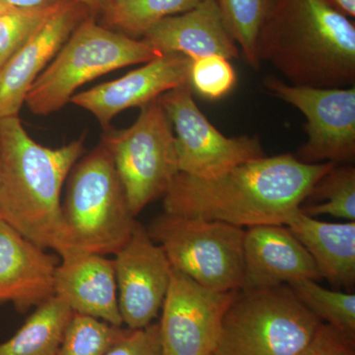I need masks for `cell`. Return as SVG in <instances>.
<instances>
[{
    "instance_id": "cell-1",
    "label": "cell",
    "mask_w": 355,
    "mask_h": 355,
    "mask_svg": "<svg viewBox=\"0 0 355 355\" xmlns=\"http://www.w3.org/2000/svg\"><path fill=\"white\" fill-rule=\"evenodd\" d=\"M334 164H307L282 154L243 163L209 179L180 172L163 197L164 212L242 228L286 226Z\"/></svg>"
},
{
    "instance_id": "cell-22",
    "label": "cell",
    "mask_w": 355,
    "mask_h": 355,
    "mask_svg": "<svg viewBox=\"0 0 355 355\" xmlns=\"http://www.w3.org/2000/svg\"><path fill=\"white\" fill-rule=\"evenodd\" d=\"M299 300L326 324L355 338V294L330 291L315 280L301 279L288 284Z\"/></svg>"
},
{
    "instance_id": "cell-10",
    "label": "cell",
    "mask_w": 355,
    "mask_h": 355,
    "mask_svg": "<svg viewBox=\"0 0 355 355\" xmlns=\"http://www.w3.org/2000/svg\"><path fill=\"white\" fill-rule=\"evenodd\" d=\"M270 94L298 109L307 119V141L295 157L307 164L352 163L355 158V86H294L275 76L263 79Z\"/></svg>"
},
{
    "instance_id": "cell-20",
    "label": "cell",
    "mask_w": 355,
    "mask_h": 355,
    "mask_svg": "<svg viewBox=\"0 0 355 355\" xmlns=\"http://www.w3.org/2000/svg\"><path fill=\"white\" fill-rule=\"evenodd\" d=\"M73 312L53 295L36 308L12 338L0 343V355H55Z\"/></svg>"
},
{
    "instance_id": "cell-14",
    "label": "cell",
    "mask_w": 355,
    "mask_h": 355,
    "mask_svg": "<svg viewBox=\"0 0 355 355\" xmlns=\"http://www.w3.org/2000/svg\"><path fill=\"white\" fill-rule=\"evenodd\" d=\"M90 9L77 0H67L0 67V118L18 116L26 96L50 64L70 35L88 17Z\"/></svg>"
},
{
    "instance_id": "cell-23",
    "label": "cell",
    "mask_w": 355,
    "mask_h": 355,
    "mask_svg": "<svg viewBox=\"0 0 355 355\" xmlns=\"http://www.w3.org/2000/svg\"><path fill=\"white\" fill-rule=\"evenodd\" d=\"M229 32L245 60L254 69H260L257 41L272 0H216Z\"/></svg>"
},
{
    "instance_id": "cell-28",
    "label": "cell",
    "mask_w": 355,
    "mask_h": 355,
    "mask_svg": "<svg viewBox=\"0 0 355 355\" xmlns=\"http://www.w3.org/2000/svg\"><path fill=\"white\" fill-rule=\"evenodd\" d=\"M106 355H163L158 324L139 330L125 329Z\"/></svg>"
},
{
    "instance_id": "cell-6",
    "label": "cell",
    "mask_w": 355,
    "mask_h": 355,
    "mask_svg": "<svg viewBox=\"0 0 355 355\" xmlns=\"http://www.w3.org/2000/svg\"><path fill=\"white\" fill-rule=\"evenodd\" d=\"M323 323L288 286L238 291L212 355H296Z\"/></svg>"
},
{
    "instance_id": "cell-32",
    "label": "cell",
    "mask_w": 355,
    "mask_h": 355,
    "mask_svg": "<svg viewBox=\"0 0 355 355\" xmlns=\"http://www.w3.org/2000/svg\"><path fill=\"white\" fill-rule=\"evenodd\" d=\"M13 6H10V4L7 3L6 1H4V0H0V12H2V11L6 10L7 8H9V7Z\"/></svg>"
},
{
    "instance_id": "cell-33",
    "label": "cell",
    "mask_w": 355,
    "mask_h": 355,
    "mask_svg": "<svg viewBox=\"0 0 355 355\" xmlns=\"http://www.w3.org/2000/svg\"><path fill=\"white\" fill-rule=\"evenodd\" d=\"M125 1H128V0H113L114 4H121Z\"/></svg>"
},
{
    "instance_id": "cell-12",
    "label": "cell",
    "mask_w": 355,
    "mask_h": 355,
    "mask_svg": "<svg viewBox=\"0 0 355 355\" xmlns=\"http://www.w3.org/2000/svg\"><path fill=\"white\" fill-rule=\"evenodd\" d=\"M114 256L123 323L130 330L146 328L153 323L164 302L173 270L170 261L140 223Z\"/></svg>"
},
{
    "instance_id": "cell-5",
    "label": "cell",
    "mask_w": 355,
    "mask_h": 355,
    "mask_svg": "<svg viewBox=\"0 0 355 355\" xmlns=\"http://www.w3.org/2000/svg\"><path fill=\"white\" fill-rule=\"evenodd\" d=\"M161 55L146 42L84 19L70 35L26 96L31 113L49 116L70 102L77 89L97 77Z\"/></svg>"
},
{
    "instance_id": "cell-21",
    "label": "cell",
    "mask_w": 355,
    "mask_h": 355,
    "mask_svg": "<svg viewBox=\"0 0 355 355\" xmlns=\"http://www.w3.org/2000/svg\"><path fill=\"white\" fill-rule=\"evenodd\" d=\"M301 209L310 216H330L345 221H355V168L350 163L334 164L324 175Z\"/></svg>"
},
{
    "instance_id": "cell-7",
    "label": "cell",
    "mask_w": 355,
    "mask_h": 355,
    "mask_svg": "<svg viewBox=\"0 0 355 355\" xmlns=\"http://www.w3.org/2000/svg\"><path fill=\"white\" fill-rule=\"evenodd\" d=\"M159 98L142 107L130 128L105 130L100 142L113 160L135 217L164 197L180 173L175 135Z\"/></svg>"
},
{
    "instance_id": "cell-26",
    "label": "cell",
    "mask_w": 355,
    "mask_h": 355,
    "mask_svg": "<svg viewBox=\"0 0 355 355\" xmlns=\"http://www.w3.org/2000/svg\"><path fill=\"white\" fill-rule=\"evenodd\" d=\"M125 329L73 313L55 355H106Z\"/></svg>"
},
{
    "instance_id": "cell-15",
    "label": "cell",
    "mask_w": 355,
    "mask_h": 355,
    "mask_svg": "<svg viewBox=\"0 0 355 355\" xmlns=\"http://www.w3.org/2000/svg\"><path fill=\"white\" fill-rule=\"evenodd\" d=\"M301 279L322 277L309 252L286 226L245 230L242 291L275 288Z\"/></svg>"
},
{
    "instance_id": "cell-9",
    "label": "cell",
    "mask_w": 355,
    "mask_h": 355,
    "mask_svg": "<svg viewBox=\"0 0 355 355\" xmlns=\"http://www.w3.org/2000/svg\"><path fill=\"white\" fill-rule=\"evenodd\" d=\"M159 99L174 128L180 172L209 179L266 157L258 137H227L219 132L198 108L190 83Z\"/></svg>"
},
{
    "instance_id": "cell-24",
    "label": "cell",
    "mask_w": 355,
    "mask_h": 355,
    "mask_svg": "<svg viewBox=\"0 0 355 355\" xmlns=\"http://www.w3.org/2000/svg\"><path fill=\"white\" fill-rule=\"evenodd\" d=\"M65 1L49 0L35 6H10L0 12V67L62 8Z\"/></svg>"
},
{
    "instance_id": "cell-8",
    "label": "cell",
    "mask_w": 355,
    "mask_h": 355,
    "mask_svg": "<svg viewBox=\"0 0 355 355\" xmlns=\"http://www.w3.org/2000/svg\"><path fill=\"white\" fill-rule=\"evenodd\" d=\"M146 230L162 248L173 270L212 291L242 288L244 228L164 212Z\"/></svg>"
},
{
    "instance_id": "cell-17",
    "label": "cell",
    "mask_w": 355,
    "mask_h": 355,
    "mask_svg": "<svg viewBox=\"0 0 355 355\" xmlns=\"http://www.w3.org/2000/svg\"><path fill=\"white\" fill-rule=\"evenodd\" d=\"M144 37L161 55L180 53L190 60L212 55L232 60L241 55L216 0H202L191 10L159 21Z\"/></svg>"
},
{
    "instance_id": "cell-29",
    "label": "cell",
    "mask_w": 355,
    "mask_h": 355,
    "mask_svg": "<svg viewBox=\"0 0 355 355\" xmlns=\"http://www.w3.org/2000/svg\"><path fill=\"white\" fill-rule=\"evenodd\" d=\"M354 338L321 323L312 340L296 355H355Z\"/></svg>"
},
{
    "instance_id": "cell-18",
    "label": "cell",
    "mask_w": 355,
    "mask_h": 355,
    "mask_svg": "<svg viewBox=\"0 0 355 355\" xmlns=\"http://www.w3.org/2000/svg\"><path fill=\"white\" fill-rule=\"evenodd\" d=\"M55 296L72 312L121 327L114 261L80 253L62 259L55 275Z\"/></svg>"
},
{
    "instance_id": "cell-4",
    "label": "cell",
    "mask_w": 355,
    "mask_h": 355,
    "mask_svg": "<svg viewBox=\"0 0 355 355\" xmlns=\"http://www.w3.org/2000/svg\"><path fill=\"white\" fill-rule=\"evenodd\" d=\"M62 209L69 257L116 254L139 223L128 207L113 160L101 144L72 168Z\"/></svg>"
},
{
    "instance_id": "cell-16",
    "label": "cell",
    "mask_w": 355,
    "mask_h": 355,
    "mask_svg": "<svg viewBox=\"0 0 355 355\" xmlns=\"http://www.w3.org/2000/svg\"><path fill=\"white\" fill-rule=\"evenodd\" d=\"M58 263L55 254L0 219V304L12 303L26 313L53 297Z\"/></svg>"
},
{
    "instance_id": "cell-30",
    "label": "cell",
    "mask_w": 355,
    "mask_h": 355,
    "mask_svg": "<svg viewBox=\"0 0 355 355\" xmlns=\"http://www.w3.org/2000/svg\"><path fill=\"white\" fill-rule=\"evenodd\" d=\"M10 6L18 7H29L39 6V4L44 3V2L49 1V0H4ZM81 2L84 6L88 7L90 10L95 11V12L106 13L107 11L113 6V0H77Z\"/></svg>"
},
{
    "instance_id": "cell-2",
    "label": "cell",
    "mask_w": 355,
    "mask_h": 355,
    "mask_svg": "<svg viewBox=\"0 0 355 355\" xmlns=\"http://www.w3.org/2000/svg\"><path fill=\"white\" fill-rule=\"evenodd\" d=\"M84 154V137L58 148L38 144L19 116L0 118V219L35 244L69 257L62 191Z\"/></svg>"
},
{
    "instance_id": "cell-11",
    "label": "cell",
    "mask_w": 355,
    "mask_h": 355,
    "mask_svg": "<svg viewBox=\"0 0 355 355\" xmlns=\"http://www.w3.org/2000/svg\"><path fill=\"white\" fill-rule=\"evenodd\" d=\"M237 291H212L173 270L158 324L163 355H212Z\"/></svg>"
},
{
    "instance_id": "cell-25",
    "label": "cell",
    "mask_w": 355,
    "mask_h": 355,
    "mask_svg": "<svg viewBox=\"0 0 355 355\" xmlns=\"http://www.w3.org/2000/svg\"><path fill=\"white\" fill-rule=\"evenodd\" d=\"M202 0H128L114 4L104 14L112 26L132 35H142L159 21L191 10Z\"/></svg>"
},
{
    "instance_id": "cell-31",
    "label": "cell",
    "mask_w": 355,
    "mask_h": 355,
    "mask_svg": "<svg viewBox=\"0 0 355 355\" xmlns=\"http://www.w3.org/2000/svg\"><path fill=\"white\" fill-rule=\"evenodd\" d=\"M327 3L345 17H355V0H324Z\"/></svg>"
},
{
    "instance_id": "cell-27",
    "label": "cell",
    "mask_w": 355,
    "mask_h": 355,
    "mask_svg": "<svg viewBox=\"0 0 355 355\" xmlns=\"http://www.w3.org/2000/svg\"><path fill=\"white\" fill-rule=\"evenodd\" d=\"M191 60L190 84L202 97L221 99L234 88L237 76L228 58L212 55Z\"/></svg>"
},
{
    "instance_id": "cell-13",
    "label": "cell",
    "mask_w": 355,
    "mask_h": 355,
    "mask_svg": "<svg viewBox=\"0 0 355 355\" xmlns=\"http://www.w3.org/2000/svg\"><path fill=\"white\" fill-rule=\"evenodd\" d=\"M191 62L180 53H163L121 78L73 95L70 102L92 114L105 130L121 112L142 108L168 91L190 83Z\"/></svg>"
},
{
    "instance_id": "cell-3",
    "label": "cell",
    "mask_w": 355,
    "mask_h": 355,
    "mask_svg": "<svg viewBox=\"0 0 355 355\" xmlns=\"http://www.w3.org/2000/svg\"><path fill=\"white\" fill-rule=\"evenodd\" d=\"M257 57L291 85L355 86L354 22L324 0H272Z\"/></svg>"
},
{
    "instance_id": "cell-19",
    "label": "cell",
    "mask_w": 355,
    "mask_h": 355,
    "mask_svg": "<svg viewBox=\"0 0 355 355\" xmlns=\"http://www.w3.org/2000/svg\"><path fill=\"white\" fill-rule=\"evenodd\" d=\"M286 226L309 252L322 279L336 288L354 292L355 221L328 223L317 220L300 207Z\"/></svg>"
}]
</instances>
